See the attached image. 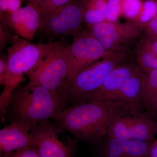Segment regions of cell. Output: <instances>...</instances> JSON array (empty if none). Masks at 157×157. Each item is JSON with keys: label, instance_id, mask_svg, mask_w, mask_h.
<instances>
[{"label": "cell", "instance_id": "44dd1931", "mask_svg": "<svg viewBox=\"0 0 157 157\" xmlns=\"http://www.w3.org/2000/svg\"><path fill=\"white\" fill-rule=\"evenodd\" d=\"M142 0H121V16L133 21L139 14Z\"/></svg>", "mask_w": 157, "mask_h": 157}, {"label": "cell", "instance_id": "6da1fadb", "mask_svg": "<svg viewBox=\"0 0 157 157\" xmlns=\"http://www.w3.org/2000/svg\"><path fill=\"white\" fill-rule=\"evenodd\" d=\"M137 109H142L141 104L117 101H83L72 104L52 119L79 142L96 144L107 136L117 118Z\"/></svg>", "mask_w": 157, "mask_h": 157}, {"label": "cell", "instance_id": "cb8c5ba5", "mask_svg": "<svg viewBox=\"0 0 157 157\" xmlns=\"http://www.w3.org/2000/svg\"><path fill=\"white\" fill-rule=\"evenodd\" d=\"M0 51L2 52L9 42H11L13 36L11 35L10 30L4 19H0Z\"/></svg>", "mask_w": 157, "mask_h": 157}, {"label": "cell", "instance_id": "9c48e42d", "mask_svg": "<svg viewBox=\"0 0 157 157\" xmlns=\"http://www.w3.org/2000/svg\"><path fill=\"white\" fill-rule=\"evenodd\" d=\"M87 29L109 52L126 48V45L141 36L144 31L141 26L132 21L123 23L105 21L87 26Z\"/></svg>", "mask_w": 157, "mask_h": 157}, {"label": "cell", "instance_id": "f546056e", "mask_svg": "<svg viewBox=\"0 0 157 157\" xmlns=\"http://www.w3.org/2000/svg\"><path fill=\"white\" fill-rule=\"evenodd\" d=\"M156 120L157 121V117H156Z\"/></svg>", "mask_w": 157, "mask_h": 157}, {"label": "cell", "instance_id": "7402d4cb", "mask_svg": "<svg viewBox=\"0 0 157 157\" xmlns=\"http://www.w3.org/2000/svg\"><path fill=\"white\" fill-rule=\"evenodd\" d=\"M73 0H39L42 18L56 9L71 2Z\"/></svg>", "mask_w": 157, "mask_h": 157}, {"label": "cell", "instance_id": "9a60e30c", "mask_svg": "<svg viewBox=\"0 0 157 157\" xmlns=\"http://www.w3.org/2000/svg\"><path fill=\"white\" fill-rule=\"evenodd\" d=\"M147 75L140 68L124 83L120 90L109 101H117L129 104H141L143 93Z\"/></svg>", "mask_w": 157, "mask_h": 157}, {"label": "cell", "instance_id": "ffe728a7", "mask_svg": "<svg viewBox=\"0 0 157 157\" xmlns=\"http://www.w3.org/2000/svg\"><path fill=\"white\" fill-rule=\"evenodd\" d=\"M157 16V0H145L143 1L139 14L133 21L143 27Z\"/></svg>", "mask_w": 157, "mask_h": 157}, {"label": "cell", "instance_id": "d6986e66", "mask_svg": "<svg viewBox=\"0 0 157 157\" xmlns=\"http://www.w3.org/2000/svg\"><path fill=\"white\" fill-rule=\"evenodd\" d=\"M25 78L17 77L11 73L8 66L7 55H1L0 56V84L4 88L14 91Z\"/></svg>", "mask_w": 157, "mask_h": 157}, {"label": "cell", "instance_id": "4fadbf2b", "mask_svg": "<svg viewBox=\"0 0 157 157\" xmlns=\"http://www.w3.org/2000/svg\"><path fill=\"white\" fill-rule=\"evenodd\" d=\"M140 69L138 64L132 62L120 65L109 73L100 88L88 101H109L127 80Z\"/></svg>", "mask_w": 157, "mask_h": 157}, {"label": "cell", "instance_id": "603a6c76", "mask_svg": "<svg viewBox=\"0 0 157 157\" xmlns=\"http://www.w3.org/2000/svg\"><path fill=\"white\" fill-rule=\"evenodd\" d=\"M121 0H109L106 11V21L116 22L121 16Z\"/></svg>", "mask_w": 157, "mask_h": 157}, {"label": "cell", "instance_id": "83f0119b", "mask_svg": "<svg viewBox=\"0 0 157 157\" xmlns=\"http://www.w3.org/2000/svg\"><path fill=\"white\" fill-rule=\"evenodd\" d=\"M150 157H157V139H155L151 143Z\"/></svg>", "mask_w": 157, "mask_h": 157}, {"label": "cell", "instance_id": "f1b7e54d", "mask_svg": "<svg viewBox=\"0 0 157 157\" xmlns=\"http://www.w3.org/2000/svg\"><path fill=\"white\" fill-rule=\"evenodd\" d=\"M8 8V0H0V16L7 13Z\"/></svg>", "mask_w": 157, "mask_h": 157}, {"label": "cell", "instance_id": "4316f807", "mask_svg": "<svg viewBox=\"0 0 157 157\" xmlns=\"http://www.w3.org/2000/svg\"><path fill=\"white\" fill-rule=\"evenodd\" d=\"M22 0H8V11L7 13H11L21 8Z\"/></svg>", "mask_w": 157, "mask_h": 157}, {"label": "cell", "instance_id": "ba28073f", "mask_svg": "<svg viewBox=\"0 0 157 157\" xmlns=\"http://www.w3.org/2000/svg\"><path fill=\"white\" fill-rule=\"evenodd\" d=\"M84 17V0H73L42 18L39 30L53 37H73L82 29Z\"/></svg>", "mask_w": 157, "mask_h": 157}, {"label": "cell", "instance_id": "7a4b0ae2", "mask_svg": "<svg viewBox=\"0 0 157 157\" xmlns=\"http://www.w3.org/2000/svg\"><path fill=\"white\" fill-rule=\"evenodd\" d=\"M60 93L41 86L20 84L13 91L6 117L32 128L52 119L67 107Z\"/></svg>", "mask_w": 157, "mask_h": 157}, {"label": "cell", "instance_id": "5b68a950", "mask_svg": "<svg viewBox=\"0 0 157 157\" xmlns=\"http://www.w3.org/2000/svg\"><path fill=\"white\" fill-rule=\"evenodd\" d=\"M70 65L69 46L59 42L38 67L28 73L29 82L58 91L67 82Z\"/></svg>", "mask_w": 157, "mask_h": 157}, {"label": "cell", "instance_id": "2e32d148", "mask_svg": "<svg viewBox=\"0 0 157 157\" xmlns=\"http://www.w3.org/2000/svg\"><path fill=\"white\" fill-rule=\"evenodd\" d=\"M143 93L141 98L142 106L152 117L157 116V70L146 73Z\"/></svg>", "mask_w": 157, "mask_h": 157}, {"label": "cell", "instance_id": "8992f818", "mask_svg": "<svg viewBox=\"0 0 157 157\" xmlns=\"http://www.w3.org/2000/svg\"><path fill=\"white\" fill-rule=\"evenodd\" d=\"M59 42L36 43L18 35L13 36L11 45L7 48L10 71L14 76L25 78L24 74L36 69Z\"/></svg>", "mask_w": 157, "mask_h": 157}, {"label": "cell", "instance_id": "d4e9b609", "mask_svg": "<svg viewBox=\"0 0 157 157\" xmlns=\"http://www.w3.org/2000/svg\"><path fill=\"white\" fill-rule=\"evenodd\" d=\"M9 157H41L36 147L32 144L25 148L14 152Z\"/></svg>", "mask_w": 157, "mask_h": 157}, {"label": "cell", "instance_id": "3957f363", "mask_svg": "<svg viewBox=\"0 0 157 157\" xmlns=\"http://www.w3.org/2000/svg\"><path fill=\"white\" fill-rule=\"evenodd\" d=\"M126 48L110 52L79 71L58 91L67 105L86 101L101 86L109 73L127 58Z\"/></svg>", "mask_w": 157, "mask_h": 157}, {"label": "cell", "instance_id": "5bb4252c", "mask_svg": "<svg viewBox=\"0 0 157 157\" xmlns=\"http://www.w3.org/2000/svg\"><path fill=\"white\" fill-rule=\"evenodd\" d=\"M31 127L14 122L0 131V155L9 157L14 152L33 144Z\"/></svg>", "mask_w": 157, "mask_h": 157}, {"label": "cell", "instance_id": "30bf717a", "mask_svg": "<svg viewBox=\"0 0 157 157\" xmlns=\"http://www.w3.org/2000/svg\"><path fill=\"white\" fill-rule=\"evenodd\" d=\"M69 48L70 65L67 81L71 80L79 71L110 52L104 48L87 29L82 30L73 36V42Z\"/></svg>", "mask_w": 157, "mask_h": 157}, {"label": "cell", "instance_id": "ac0fdd59", "mask_svg": "<svg viewBox=\"0 0 157 157\" xmlns=\"http://www.w3.org/2000/svg\"><path fill=\"white\" fill-rule=\"evenodd\" d=\"M136 54L137 64L145 73L157 70V55L141 39L136 46Z\"/></svg>", "mask_w": 157, "mask_h": 157}, {"label": "cell", "instance_id": "484cf974", "mask_svg": "<svg viewBox=\"0 0 157 157\" xmlns=\"http://www.w3.org/2000/svg\"><path fill=\"white\" fill-rule=\"evenodd\" d=\"M143 28L145 33L157 37V16Z\"/></svg>", "mask_w": 157, "mask_h": 157}, {"label": "cell", "instance_id": "277c9868", "mask_svg": "<svg viewBox=\"0 0 157 157\" xmlns=\"http://www.w3.org/2000/svg\"><path fill=\"white\" fill-rule=\"evenodd\" d=\"M49 119L40 122L30 129L33 144L41 157H75L78 140L72 138Z\"/></svg>", "mask_w": 157, "mask_h": 157}, {"label": "cell", "instance_id": "7c38bea8", "mask_svg": "<svg viewBox=\"0 0 157 157\" xmlns=\"http://www.w3.org/2000/svg\"><path fill=\"white\" fill-rule=\"evenodd\" d=\"M151 142L105 137L97 144L99 157H150Z\"/></svg>", "mask_w": 157, "mask_h": 157}, {"label": "cell", "instance_id": "52a82bcc", "mask_svg": "<svg viewBox=\"0 0 157 157\" xmlns=\"http://www.w3.org/2000/svg\"><path fill=\"white\" fill-rule=\"evenodd\" d=\"M157 135L156 120L148 112L137 109L117 118L106 137L151 142Z\"/></svg>", "mask_w": 157, "mask_h": 157}, {"label": "cell", "instance_id": "8fae6325", "mask_svg": "<svg viewBox=\"0 0 157 157\" xmlns=\"http://www.w3.org/2000/svg\"><path fill=\"white\" fill-rule=\"evenodd\" d=\"M11 30L21 38L33 41L40 29L42 14L39 0H28L26 6L0 16Z\"/></svg>", "mask_w": 157, "mask_h": 157}, {"label": "cell", "instance_id": "e0dca14e", "mask_svg": "<svg viewBox=\"0 0 157 157\" xmlns=\"http://www.w3.org/2000/svg\"><path fill=\"white\" fill-rule=\"evenodd\" d=\"M109 0H84V22L86 26L106 21Z\"/></svg>", "mask_w": 157, "mask_h": 157}]
</instances>
